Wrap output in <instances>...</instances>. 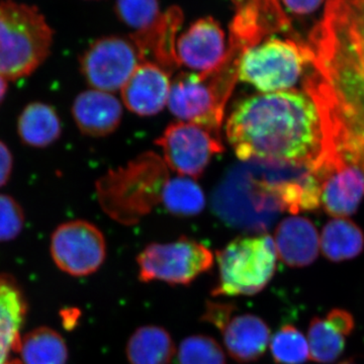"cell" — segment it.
<instances>
[{"instance_id": "obj_1", "label": "cell", "mask_w": 364, "mask_h": 364, "mask_svg": "<svg viewBox=\"0 0 364 364\" xmlns=\"http://www.w3.org/2000/svg\"><path fill=\"white\" fill-rule=\"evenodd\" d=\"M306 44V92L322 123L320 166L353 165L364 174V0H326Z\"/></svg>"}, {"instance_id": "obj_2", "label": "cell", "mask_w": 364, "mask_h": 364, "mask_svg": "<svg viewBox=\"0 0 364 364\" xmlns=\"http://www.w3.org/2000/svg\"><path fill=\"white\" fill-rule=\"evenodd\" d=\"M226 134L235 154L244 161L267 160L314 169L322 153L320 114L306 92L287 90L244 98L228 117Z\"/></svg>"}, {"instance_id": "obj_3", "label": "cell", "mask_w": 364, "mask_h": 364, "mask_svg": "<svg viewBox=\"0 0 364 364\" xmlns=\"http://www.w3.org/2000/svg\"><path fill=\"white\" fill-rule=\"evenodd\" d=\"M54 32L36 6L0 1V76L26 77L49 56Z\"/></svg>"}, {"instance_id": "obj_4", "label": "cell", "mask_w": 364, "mask_h": 364, "mask_svg": "<svg viewBox=\"0 0 364 364\" xmlns=\"http://www.w3.org/2000/svg\"><path fill=\"white\" fill-rule=\"evenodd\" d=\"M219 282L214 296H253L269 284L277 270V254L267 234L234 239L215 254Z\"/></svg>"}, {"instance_id": "obj_5", "label": "cell", "mask_w": 364, "mask_h": 364, "mask_svg": "<svg viewBox=\"0 0 364 364\" xmlns=\"http://www.w3.org/2000/svg\"><path fill=\"white\" fill-rule=\"evenodd\" d=\"M310 64L311 53L306 43L267 38L242 54L238 79L261 93L287 91L296 85Z\"/></svg>"}, {"instance_id": "obj_6", "label": "cell", "mask_w": 364, "mask_h": 364, "mask_svg": "<svg viewBox=\"0 0 364 364\" xmlns=\"http://www.w3.org/2000/svg\"><path fill=\"white\" fill-rule=\"evenodd\" d=\"M136 262L140 282L189 286L213 267L214 255L198 241L181 237L170 243L150 244L139 254Z\"/></svg>"}, {"instance_id": "obj_7", "label": "cell", "mask_w": 364, "mask_h": 364, "mask_svg": "<svg viewBox=\"0 0 364 364\" xmlns=\"http://www.w3.org/2000/svg\"><path fill=\"white\" fill-rule=\"evenodd\" d=\"M144 61L145 54L132 36H107L82 55L81 72L91 87L112 93L122 90Z\"/></svg>"}, {"instance_id": "obj_8", "label": "cell", "mask_w": 364, "mask_h": 364, "mask_svg": "<svg viewBox=\"0 0 364 364\" xmlns=\"http://www.w3.org/2000/svg\"><path fill=\"white\" fill-rule=\"evenodd\" d=\"M155 143L161 147L169 168L191 179L202 176L210 160L224 151L220 136L181 121L170 124Z\"/></svg>"}, {"instance_id": "obj_9", "label": "cell", "mask_w": 364, "mask_h": 364, "mask_svg": "<svg viewBox=\"0 0 364 364\" xmlns=\"http://www.w3.org/2000/svg\"><path fill=\"white\" fill-rule=\"evenodd\" d=\"M50 251L62 272L74 277L97 272L107 257L104 234L95 225L76 220L60 225L52 234Z\"/></svg>"}, {"instance_id": "obj_10", "label": "cell", "mask_w": 364, "mask_h": 364, "mask_svg": "<svg viewBox=\"0 0 364 364\" xmlns=\"http://www.w3.org/2000/svg\"><path fill=\"white\" fill-rule=\"evenodd\" d=\"M167 107L179 121L193 123L220 136L225 109L200 73L181 72L171 81Z\"/></svg>"}, {"instance_id": "obj_11", "label": "cell", "mask_w": 364, "mask_h": 364, "mask_svg": "<svg viewBox=\"0 0 364 364\" xmlns=\"http://www.w3.org/2000/svg\"><path fill=\"white\" fill-rule=\"evenodd\" d=\"M227 52L226 33L212 16L196 21L176 39V56L179 66L200 73L221 65Z\"/></svg>"}, {"instance_id": "obj_12", "label": "cell", "mask_w": 364, "mask_h": 364, "mask_svg": "<svg viewBox=\"0 0 364 364\" xmlns=\"http://www.w3.org/2000/svg\"><path fill=\"white\" fill-rule=\"evenodd\" d=\"M170 85L169 72L146 60L121 90L124 105L138 116H154L166 107Z\"/></svg>"}, {"instance_id": "obj_13", "label": "cell", "mask_w": 364, "mask_h": 364, "mask_svg": "<svg viewBox=\"0 0 364 364\" xmlns=\"http://www.w3.org/2000/svg\"><path fill=\"white\" fill-rule=\"evenodd\" d=\"M28 314L25 294L11 275L0 274V364H21V330Z\"/></svg>"}, {"instance_id": "obj_14", "label": "cell", "mask_w": 364, "mask_h": 364, "mask_svg": "<svg viewBox=\"0 0 364 364\" xmlns=\"http://www.w3.org/2000/svg\"><path fill=\"white\" fill-rule=\"evenodd\" d=\"M72 114L79 130L90 136L114 133L123 117V105L112 93L86 90L75 98Z\"/></svg>"}, {"instance_id": "obj_15", "label": "cell", "mask_w": 364, "mask_h": 364, "mask_svg": "<svg viewBox=\"0 0 364 364\" xmlns=\"http://www.w3.org/2000/svg\"><path fill=\"white\" fill-rule=\"evenodd\" d=\"M273 241L277 257L289 267L312 264L320 250L317 229L303 217H289L280 223Z\"/></svg>"}, {"instance_id": "obj_16", "label": "cell", "mask_w": 364, "mask_h": 364, "mask_svg": "<svg viewBox=\"0 0 364 364\" xmlns=\"http://www.w3.org/2000/svg\"><path fill=\"white\" fill-rule=\"evenodd\" d=\"M221 332L228 353L240 363L259 359L270 341V330L267 323L251 314L232 316Z\"/></svg>"}, {"instance_id": "obj_17", "label": "cell", "mask_w": 364, "mask_h": 364, "mask_svg": "<svg viewBox=\"0 0 364 364\" xmlns=\"http://www.w3.org/2000/svg\"><path fill=\"white\" fill-rule=\"evenodd\" d=\"M363 195L364 174L353 165L335 168L321 181V202L333 217L354 214Z\"/></svg>"}, {"instance_id": "obj_18", "label": "cell", "mask_w": 364, "mask_h": 364, "mask_svg": "<svg viewBox=\"0 0 364 364\" xmlns=\"http://www.w3.org/2000/svg\"><path fill=\"white\" fill-rule=\"evenodd\" d=\"M61 121L51 105L33 102L21 112L18 133L26 145L44 148L56 142L61 135Z\"/></svg>"}, {"instance_id": "obj_19", "label": "cell", "mask_w": 364, "mask_h": 364, "mask_svg": "<svg viewBox=\"0 0 364 364\" xmlns=\"http://www.w3.org/2000/svg\"><path fill=\"white\" fill-rule=\"evenodd\" d=\"M176 346L167 330L159 326H143L132 334L127 344L130 364H170Z\"/></svg>"}, {"instance_id": "obj_20", "label": "cell", "mask_w": 364, "mask_h": 364, "mask_svg": "<svg viewBox=\"0 0 364 364\" xmlns=\"http://www.w3.org/2000/svg\"><path fill=\"white\" fill-rule=\"evenodd\" d=\"M320 248L325 257L334 262L353 259L363 252L364 235L350 220L336 218L323 229Z\"/></svg>"}, {"instance_id": "obj_21", "label": "cell", "mask_w": 364, "mask_h": 364, "mask_svg": "<svg viewBox=\"0 0 364 364\" xmlns=\"http://www.w3.org/2000/svg\"><path fill=\"white\" fill-rule=\"evenodd\" d=\"M18 356L21 364H67L69 352L60 333L42 326L23 336Z\"/></svg>"}, {"instance_id": "obj_22", "label": "cell", "mask_w": 364, "mask_h": 364, "mask_svg": "<svg viewBox=\"0 0 364 364\" xmlns=\"http://www.w3.org/2000/svg\"><path fill=\"white\" fill-rule=\"evenodd\" d=\"M114 13L124 25L134 31L133 39L145 54V48L163 18L159 0H116Z\"/></svg>"}, {"instance_id": "obj_23", "label": "cell", "mask_w": 364, "mask_h": 364, "mask_svg": "<svg viewBox=\"0 0 364 364\" xmlns=\"http://www.w3.org/2000/svg\"><path fill=\"white\" fill-rule=\"evenodd\" d=\"M161 203L171 214L193 217L202 212L205 198L202 188L193 179L178 176L168 179L165 183Z\"/></svg>"}, {"instance_id": "obj_24", "label": "cell", "mask_w": 364, "mask_h": 364, "mask_svg": "<svg viewBox=\"0 0 364 364\" xmlns=\"http://www.w3.org/2000/svg\"><path fill=\"white\" fill-rule=\"evenodd\" d=\"M345 335L327 318H314L308 332L310 358L318 363H331L341 355Z\"/></svg>"}, {"instance_id": "obj_25", "label": "cell", "mask_w": 364, "mask_h": 364, "mask_svg": "<svg viewBox=\"0 0 364 364\" xmlns=\"http://www.w3.org/2000/svg\"><path fill=\"white\" fill-rule=\"evenodd\" d=\"M272 358L279 364H303L310 358L308 341L291 325L280 328L270 343Z\"/></svg>"}, {"instance_id": "obj_26", "label": "cell", "mask_w": 364, "mask_h": 364, "mask_svg": "<svg viewBox=\"0 0 364 364\" xmlns=\"http://www.w3.org/2000/svg\"><path fill=\"white\" fill-rule=\"evenodd\" d=\"M179 364H226L222 347L205 335H193L179 345Z\"/></svg>"}, {"instance_id": "obj_27", "label": "cell", "mask_w": 364, "mask_h": 364, "mask_svg": "<svg viewBox=\"0 0 364 364\" xmlns=\"http://www.w3.org/2000/svg\"><path fill=\"white\" fill-rule=\"evenodd\" d=\"M25 215L11 196L0 195V242L14 240L23 231Z\"/></svg>"}, {"instance_id": "obj_28", "label": "cell", "mask_w": 364, "mask_h": 364, "mask_svg": "<svg viewBox=\"0 0 364 364\" xmlns=\"http://www.w3.org/2000/svg\"><path fill=\"white\" fill-rule=\"evenodd\" d=\"M236 306L233 304L214 303L210 301L205 306V312L203 315V321L215 326L220 331L226 325L228 321L234 315Z\"/></svg>"}, {"instance_id": "obj_29", "label": "cell", "mask_w": 364, "mask_h": 364, "mask_svg": "<svg viewBox=\"0 0 364 364\" xmlns=\"http://www.w3.org/2000/svg\"><path fill=\"white\" fill-rule=\"evenodd\" d=\"M328 321L332 323L337 329L343 333L345 336H349L354 329V321L350 314L347 311L340 310V309H334L331 312L328 314L326 317Z\"/></svg>"}, {"instance_id": "obj_30", "label": "cell", "mask_w": 364, "mask_h": 364, "mask_svg": "<svg viewBox=\"0 0 364 364\" xmlns=\"http://www.w3.org/2000/svg\"><path fill=\"white\" fill-rule=\"evenodd\" d=\"M282 1L291 13L305 16L318 9L326 0H282Z\"/></svg>"}, {"instance_id": "obj_31", "label": "cell", "mask_w": 364, "mask_h": 364, "mask_svg": "<svg viewBox=\"0 0 364 364\" xmlns=\"http://www.w3.org/2000/svg\"><path fill=\"white\" fill-rule=\"evenodd\" d=\"M14 159L6 144L0 141V188L9 181L13 172Z\"/></svg>"}, {"instance_id": "obj_32", "label": "cell", "mask_w": 364, "mask_h": 364, "mask_svg": "<svg viewBox=\"0 0 364 364\" xmlns=\"http://www.w3.org/2000/svg\"><path fill=\"white\" fill-rule=\"evenodd\" d=\"M7 92V82L6 79L0 76V105L4 102V97Z\"/></svg>"}, {"instance_id": "obj_33", "label": "cell", "mask_w": 364, "mask_h": 364, "mask_svg": "<svg viewBox=\"0 0 364 364\" xmlns=\"http://www.w3.org/2000/svg\"><path fill=\"white\" fill-rule=\"evenodd\" d=\"M340 364H352L350 363H340Z\"/></svg>"}]
</instances>
